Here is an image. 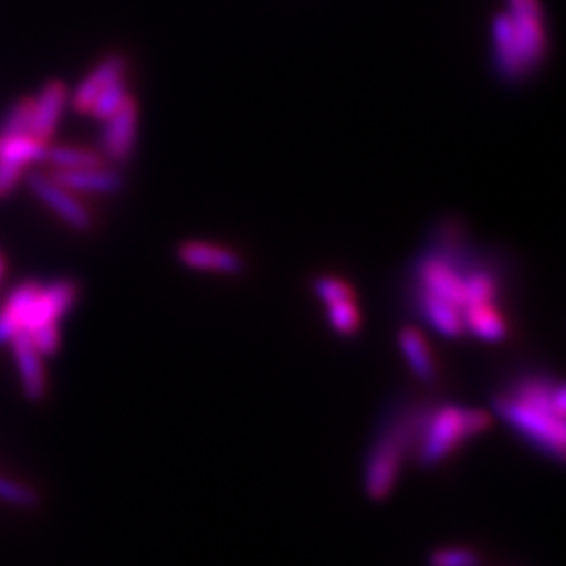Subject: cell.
<instances>
[{
    "label": "cell",
    "instance_id": "cell-1",
    "mask_svg": "<svg viewBox=\"0 0 566 566\" xmlns=\"http://www.w3.org/2000/svg\"><path fill=\"white\" fill-rule=\"evenodd\" d=\"M495 411L539 451L565 460V386L546 380H525L514 395L495 399Z\"/></svg>",
    "mask_w": 566,
    "mask_h": 566
},
{
    "label": "cell",
    "instance_id": "cell-2",
    "mask_svg": "<svg viewBox=\"0 0 566 566\" xmlns=\"http://www.w3.org/2000/svg\"><path fill=\"white\" fill-rule=\"evenodd\" d=\"M428 411L405 413L386 428L371 447L365 464V493L374 502H385L395 491L405 455L413 453Z\"/></svg>",
    "mask_w": 566,
    "mask_h": 566
},
{
    "label": "cell",
    "instance_id": "cell-3",
    "mask_svg": "<svg viewBox=\"0 0 566 566\" xmlns=\"http://www.w3.org/2000/svg\"><path fill=\"white\" fill-rule=\"evenodd\" d=\"M489 426L491 418L485 411L447 405L426 413L413 455L426 468L441 464L464 441L485 432Z\"/></svg>",
    "mask_w": 566,
    "mask_h": 566
},
{
    "label": "cell",
    "instance_id": "cell-4",
    "mask_svg": "<svg viewBox=\"0 0 566 566\" xmlns=\"http://www.w3.org/2000/svg\"><path fill=\"white\" fill-rule=\"evenodd\" d=\"M507 18L526 74L533 72L547 53L546 25L539 0H507Z\"/></svg>",
    "mask_w": 566,
    "mask_h": 566
},
{
    "label": "cell",
    "instance_id": "cell-5",
    "mask_svg": "<svg viewBox=\"0 0 566 566\" xmlns=\"http://www.w3.org/2000/svg\"><path fill=\"white\" fill-rule=\"evenodd\" d=\"M78 292H81L78 283L70 282V280L39 287L32 303L25 308V315L21 319V332L30 334L42 325L55 324L61 315L76 303Z\"/></svg>",
    "mask_w": 566,
    "mask_h": 566
},
{
    "label": "cell",
    "instance_id": "cell-6",
    "mask_svg": "<svg viewBox=\"0 0 566 566\" xmlns=\"http://www.w3.org/2000/svg\"><path fill=\"white\" fill-rule=\"evenodd\" d=\"M25 182L39 200L46 203L53 212H57L61 219L76 231H88L93 227V217L88 214V210L81 206V202H76L70 196V191L60 187L51 177L42 172H28Z\"/></svg>",
    "mask_w": 566,
    "mask_h": 566
},
{
    "label": "cell",
    "instance_id": "cell-7",
    "mask_svg": "<svg viewBox=\"0 0 566 566\" xmlns=\"http://www.w3.org/2000/svg\"><path fill=\"white\" fill-rule=\"evenodd\" d=\"M420 282L426 294L443 298L464 311L465 277L460 275L455 264L449 263L446 256H426L420 263Z\"/></svg>",
    "mask_w": 566,
    "mask_h": 566
},
{
    "label": "cell",
    "instance_id": "cell-8",
    "mask_svg": "<svg viewBox=\"0 0 566 566\" xmlns=\"http://www.w3.org/2000/svg\"><path fill=\"white\" fill-rule=\"evenodd\" d=\"M137 139V102L128 97L120 109L105 120L103 128V154L112 163H126L135 149Z\"/></svg>",
    "mask_w": 566,
    "mask_h": 566
},
{
    "label": "cell",
    "instance_id": "cell-9",
    "mask_svg": "<svg viewBox=\"0 0 566 566\" xmlns=\"http://www.w3.org/2000/svg\"><path fill=\"white\" fill-rule=\"evenodd\" d=\"M179 261L196 271L214 273H240L243 269L242 256L233 250L206 242H185L179 245Z\"/></svg>",
    "mask_w": 566,
    "mask_h": 566
},
{
    "label": "cell",
    "instance_id": "cell-10",
    "mask_svg": "<svg viewBox=\"0 0 566 566\" xmlns=\"http://www.w3.org/2000/svg\"><path fill=\"white\" fill-rule=\"evenodd\" d=\"M65 102H67V88L63 82L51 81L44 84L39 99H34L32 105L30 137L41 143L49 142L57 128Z\"/></svg>",
    "mask_w": 566,
    "mask_h": 566
},
{
    "label": "cell",
    "instance_id": "cell-11",
    "mask_svg": "<svg viewBox=\"0 0 566 566\" xmlns=\"http://www.w3.org/2000/svg\"><path fill=\"white\" fill-rule=\"evenodd\" d=\"M491 39H493V60H495L497 72L510 82L525 78V67L518 55V46L514 41V30L507 13H500L493 18Z\"/></svg>",
    "mask_w": 566,
    "mask_h": 566
},
{
    "label": "cell",
    "instance_id": "cell-12",
    "mask_svg": "<svg viewBox=\"0 0 566 566\" xmlns=\"http://www.w3.org/2000/svg\"><path fill=\"white\" fill-rule=\"evenodd\" d=\"M51 179L67 191H93V193H116L124 187L120 172L105 170L102 166L95 168H78V170H61L55 168Z\"/></svg>",
    "mask_w": 566,
    "mask_h": 566
},
{
    "label": "cell",
    "instance_id": "cell-13",
    "mask_svg": "<svg viewBox=\"0 0 566 566\" xmlns=\"http://www.w3.org/2000/svg\"><path fill=\"white\" fill-rule=\"evenodd\" d=\"M11 344H13V353H15L18 365H20L21 382H23L25 399L39 403V401L44 399V392H46L41 355L36 353L34 344H32L30 336L25 332H18L11 338Z\"/></svg>",
    "mask_w": 566,
    "mask_h": 566
},
{
    "label": "cell",
    "instance_id": "cell-14",
    "mask_svg": "<svg viewBox=\"0 0 566 566\" xmlns=\"http://www.w3.org/2000/svg\"><path fill=\"white\" fill-rule=\"evenodd\" d=\"M126 74V60L122 55H109L103 60L84 81L78 84V88L72 95V105L76 112H88L97 95L102 93L107 84H112L118 78H124Z\"/></svg>",
    "mask_w": 566,
    "mask_h": 566
},
{
    "label": "cell",
    "instance_id": "cell-15",
    "mask_svg": "<svg viewBox=\"0 0 566 566\" xmlns=\"http://www.w3.org/2000/svg\"><path fill=\"white\" fill-rule=\"evenodd\" d=\"M39 287L41 285L36 282H23L7 298L4 308L0 313V344L11 343V338L21 332V319L25 315V308L32 303L34 294L39 292Z\"/></svg>",
    "mask_w": 566,
    "mask_h": 566
},
{
    "label": "cell",
    "instance_id": "cell-16",
    "mask_svg": "<svg viewBox=\"0 0 566 566\" xmlns=\"http://www.w3.org/2000/svg\"><path fill=\"white\" fill-rule=\"evenodd\" d=\"M420 304L424 311L426 319L434 325L441 334L458 338L465 332L464 317L462 311L451 303H447L443 298H437L432 294H420Z\"/></svg>",
    "mask_w": 566,
    "mask_h": 566
},
{
    "label": "cell",
    "instance_id": "cell-17",
    "mask_svg": "<svg viewBox=\"0 0 566 566\" xmlns=\"http://www.w3.org/2000/svg\"><path fill=\"white\" fill-rule=\"evenodd\" d=\"M464 327L483 340H502L506 336V322L495 304H476L462 311Z\"/></svg>",
    "mask_w": 566,
    "mask_h": 566
},
{
    "label": "cell",
    "instance_id": "cell-18",
    "mask_svg": "<svg viewBox=\"0 0 566 566\" xmlns=\"http://www.w3.org/2000/svg\"><path fill=\"white\" fill-rule=\"evenodd\" d=\"M399 344L403 348L405 359L411 365L413 374L420 380H432L434 378V364L428 350L424 336L416 327H403L399 334Z\"/></svg>",
    "mask_w": 566,
    "mask_h": 566
},
{
    "label": "cell",
    "instance_id": "cell-19",
    "mask_svg": "<svg viewBox=\"0 0 566 566\" xmlns=\"http://www.w3.org/2000/svg\"><path fill=\"white\" fill-rule=\"evenodd\" d=\"M46 143L36 142L34 137H13L0 139V163L13 164L23 168L25 164L46 160Z\"/></svg>",
    "mask_w": 566,
    "mask_h": 566
},
{
    "label": "cell",
    "instance_id": "cell-20",
    "mask_svg": "<svg viewBox=\"0 0 566 566\" xmlns=\"http://www.w3.org/2000/svg\"><path fill=\"white\" fill-rule=\"evenodd\" d=\"M46 160L61 170H78V168H95L102 166V158L93 151L74 149V147H49Z\"/></svg>",
    "mask_w": 566,
    "mask_h": 566
},
{
    "label": "cell",
    "instance_id": "cell-21",
    "mask_svg": "<svg viewBox=\"0 0 566 566\" xmlns=\"http://www.w3.org/2000/svg\"><path fill=\"white\" fill-rule=\"evenodd\" d=\"M126 99H128L126 81L118 78V81H114L103 88L102 93L97 95V99L91 105L88 114H93L97 120L105 122L120 109L122 103L126 102Z\"/></svg>",
    "mask_w": 566,
    "mask_h": 566
},
{
    "label": "cell",
    "instance_id": "cell-22",
    "mask_svg": "<svg viewBox=\"0 0 566 566\" xmlns=\"http://www.w3.org/2000/svg\"><path fill=\"white\" fill-rule=\"evenodd\" d=\"M32 99H20L11 107V112L4 116L0 124V139H13L30 135V122H32Z\"/></svg>",
    "mask_w": 566,
    "mask_h": 566
},
{
    "label": "cell",
    "instance_id": "cell-23",
    "mask_svg": "<svg viewBox=\"0 0 566 566\" xmlns=\"http://www.w3.org/2000/svg\"><path fill=\"white\" fill-rule=\"evenodd\" d=\"M327 315H329L332 327L336 332L344 334V336L355 334L359 329V325H361V315H359V308H357L355 298L327 304Z\"/></svg>",
    "mask_w": 566,
    "mask_h": 566
},
{
    "label": "cell",
    "instance_id": "cell-24",
    "mask_svg": "<svg viewBox=\"0 0 566 566\" xmlns=\"http://www.w3.org/2000/svg\"><path fill=\"white\" fill-rule=\"evenodd\" d=\"M0 502L21 510H34L41 504V495L32 486L21 485L18 481L0 476Z\"/></svg>",
    "mask_w": 566,
    "mask_h": 566
},
{
    "label": "cell",
    "instance_id": "cell-25",
    "mask_svg": "<svg viewBox=\"0 0 566 566\" xmlns=\"http://www.w3.org/2000/svg\"><path fill=\"white\" fill-rule=\"evenodd\" d=\"M430 566H479L481 558L470 547H441L430 554Z\"/></svg>",
    "mask_w": 566,
    "mask_h": 566
},
{
    "label": "cell",
    "instance_id": "cell-26",
    "mask_svg": "<svg viewBox=\"0 0 566 566\" xmlns=\"http://www.w3.org/2000/svg\"><path fill=\"white\" fill-rule=\"evenodd\" d=\"M315 292H317V296H319L325 304L340 303V301L355 298L350 285L340 282V280H336V277H322V280H317V283H315Z\"/></svg>",
    "mask_w": 566,
    "mask_h": 566
},
{
    "label": "cell",
    "instance_id": "cell-27",
    "mask_svg": "<svg viewBox=\"0 0 566 566\" xmlns=\"http://www.w3.org/2000/svg\"><path fill=\"white\" fill-rule=\"evenodd\" d=\"M28 336H30V340L34 344V348H36L39 355L51 357V355H55L57 348H60V329H57V325L55 324L42 325L39 329L30 332Z\"/></svg>",
    "mask_w": 566,
    "mask_h": 566
},
{
    "label": "cell",
    "instance_id": "cell-28",
    "mask_svg": "<svg viewBox=\"0 0 566 566\" xmlns=\"http://www.w3.org/2000/svg\"><path fill=\"white\" fill-rule=\"evenodd\" d=\"M23 168L13 166V164L0 163V200H4L13 187L20 181Z\"/></svg>",
    "mask_w": 566,
    "mask_h": 566
},
{
    "label": "cell",
    "instance_id": "cell-29",
    "mask_svg": "<svg viewBox=\"0 0 566 566\" xmlns=\"http://www.w3.org/2000/svg\"><path fill=\"white\" fill-rule=\"evenodd\" d=\"M2 271H4V266H2V261H0V275H2Z\"/></svg>",
    "mask_w": 566,
    "mask_h": 566
}]
</instances>
